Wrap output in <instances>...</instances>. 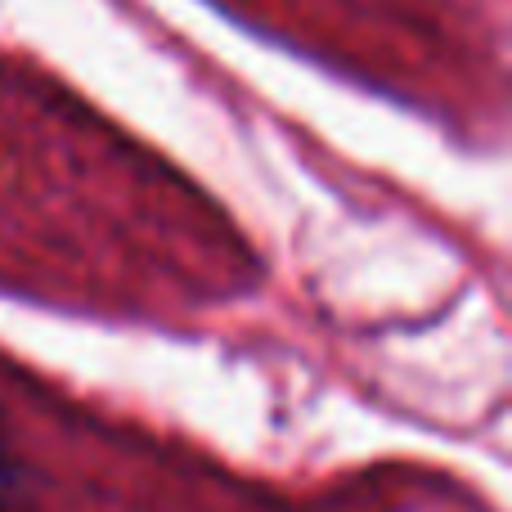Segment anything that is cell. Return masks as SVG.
Wrapping results in <instances>:
<instances>
[{"label": "cell", "instance_id": "6da1fadb", "mask_svg": "<svg viewBox=\"0 0 512 512\" xmlns=\"http://www.w3.org/2000/svg\"><path fill=\"white\" fill-rule=\"evenodd\" d=\"M230 212L122 122L0 50V288L108 319H185L252 297Z\"/></svg>", "mask_w": 512, "mask_h": 512}, {"label": "cell", "instance_id": "7a4b0ae2", "mask_svg": "<svg viewBox=\"0 0 512 512\" xmlns=\"http://www.w3.org/2000/svg\"><path fill=\"white\" fill-rule=\"evenodd\" d=\"M396 472L256 477L0 351V512H400Z\"/></svg>", "mask_w": 512, "mask_h": 512}]
</instances>
